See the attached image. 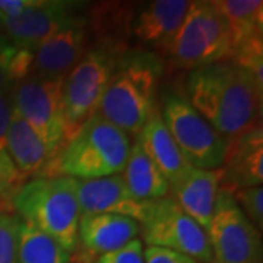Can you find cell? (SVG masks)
I'll list each match as a JSON object with an SVG mask.
<instances>
[{
	"instance_id": "1",
	"label": "cell",
	"mask_w": 263,
	"mask_h": 263,
	"mask_svg": "<svg viewBox=\"0 0 263 263\" xmlns=\"http://www.w3.org/2000/svg\"><path fill=\"white\" fill-rule=\"evenodd\" d=\"M187 95L197 113L227 139L259 123L263 88L231 60L193 69Z\"/></svg>"
},
{
	"instance_id": "2",
	"label": "cell",
	"mask_w": 263,
	"mask_h": 263,
	"mask_svg": "<svg viewBox=\"0 0 263 263\" xmlns=\"http://www.w3.org/2000/svg\"><path fill=\"white\" fill-rule=\"evenodd\" d=\"M129 136L95 113L62 143L35 177L94 180L122 174L130 152Z\"/></svg>"
},
{
	"instance_id": "3",
	"label": "cell",
	"mask_w": 263,
	"mask_h": 263,
	"mask_svg": "<svg viewBox=\"0 0 263 263\" xmlns=\"http://www.w3.org/2000/svg\"><path fill=\"white\" fill-rule=\"evenodd\" d=\"M164 62L151 51L127 50L104 91L98 114L126 135L139 136L155 110Z\"/></svg>"
},
{
	"instance_id": "4",
	"label": "cell",
	"mask_w": 263,
	"mask_h": 263,
	"mask_svg": "<svg viewBox=\"0 0 263 263\" xmlns=\"http://www.w3.org/2000/svg\"><path fill=\"white\" fill-rule=\"evenodd\" d=\"M19 219L53 238L67 253L78 250L81 209L78 180L72 177H34L10 199Z\"/></svg>"
},
{
	"instance_id": "5",
	"label": "cell",
	"mask_w": 263,
	"mask_h": 263,
	"mask_svg": "<svg viewBox=\"0 0 263 263\" xmlns=\"http://www.w3.org/2000/svg\"><path fill=\"white\" fill-rule=\"evenodd\" d=\"M127 51L117 38H104L86 50L78 65L67 73L63 84L65 139H70L89 117L98 113L104 91L119 62Z\"/></svg>"
},
{
	"instance_id": "6",
	"label": "cell",
	"mask_w": 263,
	"mask_h": 263,
	"mask_svg": "<svg viewBox=\"0 0 263 263\" xmlns=\"http://www.w3.org/2000/svg\"><path fill=\"white\" fill-rule=\"evenodd\" d=\"M164 53L181 69H197L231 59V35L224 16L209 0L190 2L186 16Z\"/></svg>"
},
{
	"instance_id": "7",
	"label": "cell",
	"mask_w": 263,
	"mask_h": 263,
	"mask_svg": "<svg viewBox=\"0 0 263 263\" xmlns=\"http://www.w3.org/2000/svg\"><path fill=\"white\" fill-rule=\"evenodd\" d=\"M161 119L183 157L193 168H221L230 139L216 132L197 113L187 98L168 94L164 98Z\"/></svg>"
},
{
	"instance_id": "8",
	"label": "cell",
	"mask_w": 263,
	"mask_h": 263,
	"mask_svg": "<svg viewBox=\"0 0 263 263\" xmlns=\"http://www.w3.org/2000/svg\"><path fill=\"white\" fill-rule=\"evenodd\" d=\"M65 78H41L29 73L15 85L13 108L28 123L46 146L48 160L65 139L63 117Z\"/></svg>"
},
{
	"instance_id": "9",
	"label": "cell",
	"mask_w": 263,
	"mask_h": 263,
	"mask_svg": "<svg viewBox=\"0 0 263 263\" xmlns=\"http://www.w3.org/2000/svg\"><path fill=\"white\" fill-rule=\"evenodd\" d=\"M141 227L148 246L168 249L200 263H212L206 231L197 226L173 197L152 200Z\"/></svg>"
},
{
	"instance_id": "10",
	"label": "cell",
	"mask_w": 263,
	"mask_h": 263,
	"mask_svg": "<svg viewBox=\"0 0 263 263\" xmlns=\"http://www.w3.org/2000/svg\"><path fill=\"white\" fill-rule=\"evenodd\" d=\"M206 235L212 263H262L260 231L240 211L231 193L218 192Z\"/></svg>"
},
{
	"instance_id": "11",
	"label": "cell",
	"mask_w": 263,
	"mask_h": 263,
	"mask_svg": "<svg viewBox=\"0 0 263 263\" xmlns=\"http://www.w3.org/2000/svg\"><path fill=\"white\" fill-rule=\"evenodd\" d=\"M82 5L70 0H43L40 6L19 16L3 19L2 34L15 47L35 50L53 32L84 19L78 13Z\"/></svg>"
},
{
	"instance_id": "12",
	"label": "cell",
	"mask_w": 263,
	"mask_h": 263,
	"mask_svg": "<svg viewBox=\"0 0 263 263\" xmlns=\"http://www.w3.org/2000/svg\"><path fill=\"white\" fill-rule=\"evenodd\" d=\"M78 202L81 215L110 214L132 218L141 222L152 200L132 196L122 174L94 180H78Z\"/></svg>"
},
{
	"instance_id": "13",
	"label": "cell",
	"mask_w": 263,
	"mask_h": 263,
	"mask_svg": "<svg viewBox=\"0 0 263 263\" xmlns=\"http://www.w3.org/2000/svg\"><path fill=\"white\" fill-rule=\"evenodd\" d=\"M86 18L60 28L34 50L32 75L41 78H66L84 57L88 46Z\"/></svg>"
},
{
	"instance_id": "14",
	"label": "cell",
	"mask_w": 263,
	"mask_h": 263,
	"mask_svg": "<svg viewBox=\"0 0 263 263\" xmlns=\"http://www.w3.org/2000/svg\"><path fill=\"white\" fill-rule=\"evenodd\" d=\"M221 170V192L234 193L238 189L262 186L263 130L260 123L230 139Z\"/></svg>"
},
{
	"instance_id": "15",
	"label": "cell",
	"mask_w": 263,
	"mask_h": 263,
	"mask_svg": "<svg viewBox=\"0 0 263 263\" xmlns=\"http://www.w3.org/2000/svg\"><path fill=\"white\" fill-rule=\"evenodd\" d=\"M141 233L138 221L127 216L94 214L81 215L78 230V247L91 260L95 256H103L122 249L136 240Z\"/></svg>"
},
{
	"instance_id": "16",
	"label": "cell",
	"mask_w": 263,
	"mask_h": 263,
	"mask_svg": "<svg viewBox=\"0 0 263 263\" xmlns=\"http://www.w3.org/2000/svg\"><path fill=\"white\" fill-rule=\"evenodd\" d=\"M189 0H155L132 19V34L143 44L165 50L186 16Z\"/></svg>"
},
{
	"instance_id": "17",
	"label": "cell",
	"mask_w": 263,
	"mask_h": 263,
	"mask_svg": "<svg viewBox=\"0 0 263 263\" xmlns=\"http://www.w3.org/2000/svg\"><path fill=\"white\" fill-rule=\"evenodd\" d=\"M138 141L145 154L167 179L170 189L177 186L193 168L171 138L157 108L152 111L148 122L142 127Z\"/></svg>"
},
{
	"instance_id": "18",
	"label": "cell",
	"mask_w": 263,
	"mask_h": 263,
	"mask_svg": "<svg viewBox=\"0 0 263 263\" xmlns=\"http://www.w3.org/2000/svg\"><path fill=\"white\" fill-rule=\"evenodd\" d=\"M221 180V168H192V171L177 186L170 189L173 190V199L179 203V206L205 231L212 218Z\"/></svg>"
},
{
	"instance_id": "19",
	"label": "cell",
	"mask_w": 263,
	"mask_h": 263,
	"mask_svg": "<svg viewBox=\"0 0 263 263\" xmlns=\"http://www.w3.org/2000/svg\"><path fill=\"white\" fill-rule=\"evenodd\" d=\"M6 152L15 168L25 180L31 176H37L48 161L46 146L15 108L6 136Z\"/></svg>"
},
{
	"instance_id": "20",
	"label": "cell",
	"mask_w": 263,
	"mask_h": 263,
	"mask_svg": "<svg viewBox=\"0 0 263 263\" xmlns=\"http://www.w3.org/2000/svg\"><path fill=\"white\" fill-rule=\"evenodd\" d=\"M212 5L228 24L231 56L238 48L263 40L262 0H212Z\"/></svg>"
},
{
	"instance_id": "21",
	"label": "cell",
	"mask_w": 263,
	"mask_h": 263,
	"mask_svg": "<svg viewBox=\"0 0 263 263\" xmlns=\"http://www.w3.org/2000/svg\"><path fill=\"white\" fill-rule=\"evenodd\" d=\"M122 177L132 196L138 200H157L170 193L168 181L142 149L138 138L130 146Z\"/></svg>"
},
{
	"instance_id": "22",
	"label": "cell",
	"mask_w": 263,
	"mask_h": 263,
	"mask_svg": "<svg viewBox=\"0 0 263 263\" xmlns=\"http://www.w3.org/2000/svg\"><path fill=\"white\" fill-rule=\"evenodd\" d=\"M16 263H72V259L53 238L21 221Z\"/></svg>"
},
{
	"instance_id": "23",
	"label": "cell",
	"mask_w": 263,
	"mask_h": 263,
	"mask_svg": "<svg viewBox=\"0 0 263 263\" xmlns=\"http://www.w3.org/2000/svg\"><path fill=\"white\" fill-rule=\"evenodd\" d=\"M34 50L15 47L8 43L0 47V91L21 82L32 70Z\"/></svg>"
},
{
	"instance_id": "24",
	"label": "cell",
	"mask_w": 263,
	"mask_h": 263,
	"mask_svg": "<svg viewBox=\"0 0 263 263\" xmlns=\"http://www.w3.org/2000/svg\"><path fill=\"white\" fill-rule=\"evenodd\" d=\"M21 219L0 208V263H16Z\"/></svg>"
},
{
	"instance_id": "25",
	"label": "cell",
	"mask_w": 263,
	"mask_h": 263,
	"mask_svg": "<svg viewBox=\"0 0 263 263\" xmlns=\"http://www.w3.org/2000/svg\"><path fill=\"white\" fill-rule=\"evenodd\" d=\"M233 199L240 211L259 231L263 227V189L262 186L245 187L235 190Z\"/></svg>"
},
{
	"instance_id": "26",
	"label": "cell",
	"mask_w": 263,
	"mask_h": 263,
	"mask_svg": "<svg viewBox=\"0 0 263 263\" xmlns=\"http://www.w3.org/2000/svg\"><path fill=\"white\" fill-rule=\"evenodd\" d=\"M25 179L15 168L8 154L0 155V193L10 202L15 192L24 184Z\"/></svg>"
},
{
	"instance_id": "27",
	"label": "cell",
	"mask_w": 263,
	"mask_h": 263,
	"mask_svg": "<svg viewBox=\"0 0 263 263\" xmlns=\"http://www.w3.org/2000/svg\"><path fill=\"white\" fill-rule=\"evenodd\" d=\"M94 263H145L141 240H133L122 249L100 256Z\"/></svg>"
},
{
	"instance_id": "28",
	"label": "cell",
	"mask_w": 263,
	"mask_h": 263,
	"mask_svg": "<svg viewBox=\"0 0 263 263\" xmlns=\"http://www.w3.org/2000/svg\"><path fill=\"white\" fill-rule=\"evenodd\" d=\"M13 91H15V86L0 91V155L8 154L6 136L9 130L10 119L13 114Z\"/></svg>"
},
{
	"instance_id": "29",
	"label": "cell",
	"mask_w": 263,
	"mask_h": 263,
	"mask_svg": "<svg viewBox=\"0 0 263 263\" xmlns=\"http://www.w3.org/2000/svg\"><path fill=\"white\" fill-rule=\"evenodd\" d=\"M143 260L145 263H200L184 254L154 246H148L143 250Z\"/></svg>"
},
{
	"instance_id": "30",
	"label": "cell",
	"mask_w": 263,
	"mask_h": 263,
	"mask_svg": "<svg viewBox=\"0 0 263 263\" xmlns=\"http://www.w3.org/2000/svg\"><path fill=\"white\" fill-rule=\"evenodd\" d=\"M43 0H0V13L3 18H15L37 8Z\"/></svg>"
},
{
	"instance_id": "31",
	"label": "cell",
	"mask_w": 263,
	"mask_h": 263,
	"mask_svg": "<svg viewBox=\"0 0 263 263\" xmlns=\"http://www.w3.org/2000/svg\"><path fill=\"white\" fill-rule=\"evenodd\" d=\"M6 203H10V202L5 196H2V193H0V208H2V209H6V208H8L6 206Z\"/></svg>"
},
{
	"instance_id": "32",
	"label": "cell",
	"mask_w": 263,
	"mask_h": 263,
	"mask_svg": "<svg viewBox=\"0 0 263 263\" xmlns=\"http://www.w3.org/2000/svg\"><path fill=\"white\" fill-rule=\"evenodd\" d=\"M8 43H9V41H8V40H6V37H5V35H3V34L0 32V47L6 46Z\"/></svg>"
},
{
	"instance_id": "33",
	"label": "cell",
	"mask_w": 263,
	"mask_h": 263,
	"mask_svg": "<svg viewBox=\"0 0 263 263\" xmlns=\"http://www.w3.org/2000/svg\"><path fill=\"white\" fill-rule=\"evenodd\" d=\"M3 15H2V13H0V32H2V25H3Z\"/></svg>"
}]
</instances>
